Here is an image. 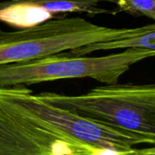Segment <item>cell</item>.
Masks as SVG:
<instances>
[{
    "mask_svg": "<svg viewBox=\"0 0 155 155\" xmlns=\"http://www.w3.org/2000/svg\"><path fill=\"white\" fill-rule=\"evenodd\" d=\"M154 28L155 24L114 28L95 25L82 17L63 15L17 31L0 29V65L71 52L94 44L131 38Z\"/></svg>",
    "mask_w": 155,
    "mask_h": 155,
    "instance_id": "1",
    "label": "cell"
},
{
    "mask_svg": "<svg viewBox=\"0 0 155 155\" xmlns=\"http://www.w3.org/2000/svg\"><path fill=\"white\" fill-rule=\"evenodd\" d=\"M0 104L79 143L95 149L99 154H135L137 145L155 146L153 138L46 103L24 85L0 87Z\"/></svg>",
    "mask_w": 155,
    "mask_h": 155,
    "instance_id": "2",
    "label": "cell"
},
{
    "mask_svg": "<svg viewBox=\"0 0 155 155\" xmlns=\"http://www.w3.org/2000/svg\"><path fill=\"white\" fill-rule=\"evenodd\" d=\"M46 103L155 139V84H112L80 95L41 93Z\"/></svg>",
    "mask_w": 155,
    "mask_h": 155,
    "instance_id": "3",
    "label": "cell"
},
{
    "mask_svg": "<svg viewBox=\"0 0 155 155\" xmlns=\"http://www.w3.org/2000/svg\"><path fill=\"white\" fill-rule=\"evenodd\" d=\"M153 56L154 50L134 47L95 57L73 55L68 52L55 54L0 65V87L74 78H93L105 84H116L133 64Z\"/></svg>",
    "mask_w": 155,
    "mask_h": 155,
    "instance_id": "4",
    "label": "cell"
},
{
    "mask_svg": "<svg viewBox=\"0 0 155 155\" xmlns=\"http://www.w3.org/2000/svg\"><path fill=\"white\" fill-rule=\"evenodd\" d=\"M144 48L155 51V28L152 31L146 32L143 35L125 38L122 40H114L109 42H103L98 44H94L92 45L81 47L71 52L69 54L73 55H85L97 51H108L115 49H125V48Z\"/></svg>",
    "mask_w": 155,
    "mask_h": 155,
    "instance_id": "5",
    "label": "cell"
},
{
    "mask_svg": "<svg viewBox=\"0 0 155 155\" xmlns=\"http://www.w3.org/2000/svg\"><path fill=\"white\" fill-rule=\"evenodd\" d=\"M119 12L134 16H146L155 21V0H119L116 4Z\"/></svg>",
    "mask_w": 155,
    "mask_h": 155,
    "instance_id": "6",
    "label": "cell"
},
{
    "mask_svg": "<svg viewBox=\"0 0 155 155\" xmlns=\"http://www.w3.org/2000/svg\"><path fill=\"white\" fill-rule=\"evenodd\" d=\"M135 154H155V146L153 148H145V149H139L136 150Z\"/></svg>",
    "mask_w": 155,
    "mask_h": 155,
    "instance_id": "7",
    "label": "cell"
}]
</instances>
